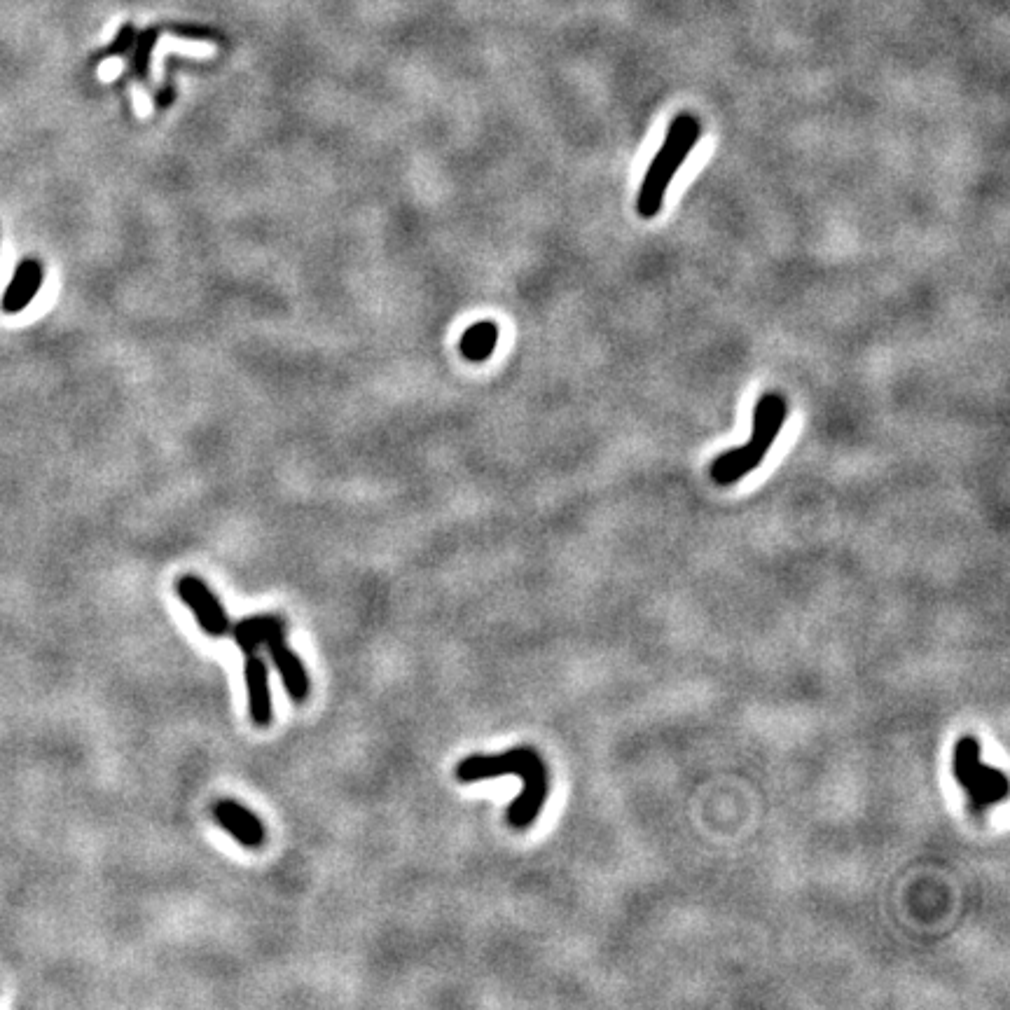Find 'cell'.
<instances>
[{
	"instance_id": "6da1fadb",
	"label": "cell",
	"mask_w": 1010,
	"mask_h": 1010,
	"mask_svg": "<svg viewBox=\"0 0 1010 1010\" xmlns=\"http://www.w3.org/2000/svg\"><path fill=\"white\" fill-rule=\"evenodd\" d=\"M505 774L522 779V791L508 807V823L515 830H527L536 821V816L543 812L550 793L548 765H545L541 753L531 746H515V749L498 753V756L475 753V756L463 758L456 765V779L461 784L505 777Z\"/></svg>"
},
{
	"instance_id": "7a4b0ae2",
	"label": "cell",
	"mask_w": 1010,
	"mask_h": 1010,
	"mask_svg": "<svg viewBox=\"0 0 1010 1010\" xmlns=\"http://www.w3.org/2000/svg\"><path fill=\"white\" fill-rule=\"evenodd\" d=\"M788 417V403L781 393H765L763 398L758 400L756 412H753V435L746 445H739L730 452H725L718 456V459L711 463V480H714L718 487H730L742 480V477L751 475L756 470L770 449L774 445V440L779 438L781 426Z\"/></svg>"
},
{
	"instance_id": "3957f363",
	"label": "cell",
	"mask_w": 1010,
	"mask_h": 1010,
	"mask_svg": "<svg viewBox=\"0 0 1010 1010\" xmlns=\"http://www.w3.org/2000/svg\"><path fill=\"white\" fill-rule=\"evenodd\" d=\"M702 127L695 115L681 113L676 115L669 124L667 138H664L662 148L657 150L653 162H650L646 178H643L639 197H636V213L641 218H655L662 211L664 195H667L669 183L679 174V169L686 162L690 152L700 141Z\"/></svg>"
},
{
	"instance_id": "277c9868",
	"label": "cell",
	"mask_w": 1010,
	"mask_h": 1010,
	"mask_svg": "<svg viewBox=\"0 0 1010 1010\" xmlns=\"http://www.w3.org/2000/svg\"><path fill=\"white\" fill-rule=\"evenodd\" d=\"M952 772L959 786L966 791L968 807L973 814H985L989 807L1008 798V777L996 767L980 760V742L975 737H961L954 744Z\"/></svg>"
},
{
	"instance_id": "5b68a950",
	"label": "cell",
	"mask_w": 1010,
	"mask_h": 1010,
	"mask_svg": "<svg viewBox=\"0 0 1010 1010\" xmlns=\"http://www.w3.org/2000/svg\"><path fill=\"white\" fill-rule=\"evenodd\" d=\"M176 592L181 601L188 608H192L195 613L197 625L202 627V632H206L211 639H220L230 632V615H227L225 606L220 604V599L216 597V592L211 590L209 585L204 583L199 576H181L176 583Z\"/></svg>"
},
{
	"instance_id": "8992f818",
	"label": "cell",
	"mask_w": 1010,
	"mask_h": 1010,
	"mask_svg": "<svg viewBox=\"0 0 1010 1010\" xmlns=\"http://www.w3.org/2000/svg\"><path fill=\"white\" fill-rule=\"evenodd\" d=\"M265 646L269 650V657H272L276 671L281 674V681L283 686H286L290 700L302 704L309 697L311 681L304 662L293 653V648L288 646L286 629H276V632L269 634Z\"/></svg>"
},
{
	"instance_id": "52a82bcc",
	"label": "cell",
	"mask_w": 1010,
	"mask_h": 1010,
	"mask_svg": "<svg viewBox=\"0 0 1010 1010\" xmlns=\"http://www.w3.org/2000/svg\"><path fill=\"white\" fill-rule=\"evenodd\" d=\"M213 819H216L218 826L225 828L239 845H244L248 849L262 847V842H265L267 837L265 823L237 800L230 798L218 800L216 805H213Z\"/></svg>"
},
{
	"instance_id": "ba28073f",
	"label": "cell",
	"mask_w": 1010,
	"mask_h": 1010,
	"mask_svg": "<svg viewBox=\"0 0 1010 1010\" xmlns=\"http://www.w3.org/2000/svg\"><path fill=\"white\" fill-rule=\"evenodd\" d=\"M244 679L248 690V714L258 728L272 723V690H269V669L262 657L248 655L244 664Z\"/></svg>"
},
{
	"instance_id": "9c48e42d",
	"label": "cell",
	"mask_w": 1010,
	"mask_h": 1010,
	"mask_svg": "<svg viewBox=\"0 0 1010 1010\" xmlns=\"http://www.w3.org/2000/svg\"><path fill=\"white\" fill-rule=\"evenodd\" d=\"M43 265L38 260L26 258L17 265L15 276H12L8 290L3 295V311L5 314H19L33 302V297L38 295V290L43 288Z\"/></svg>"
},
{
	"instance_id": "30bf717a",
	"label": "cell",
	"mask_w": 1010,
	"mask_h": 1010,
	"mask_svg": "<svg viewBox=\"0 0 1010 1010\" xmlns=\"http://www.w3.org/2000/svg\"><path fill=\"white\" fill-rule=\"evenodd\" d=\"M230 629L241 653L248 657L258 653V648L267 641L269 634L276 632V629H286V622L279 615H251V618L237 622Z\"/></svg>"
},
{
	"instance_id": "8fae6325",
	"label": "cell",
	"mask_w": 1010,
	"mask_h": 1010,
	"mask_svg": "<svg viewBox=\"0 0 1010 1010\" xmlns=\"http://www.w3.org/2000/svg\"><path fill=\"white\" fill-rule=\"evenodd\" d=\"M498 344V328L491 321H480L463 332L461 354L473 363L489 361Z\"/></svg>"
},
{
	"instance_id": "7c38bea8",
	"label": "cell",
	"mask_w": 1010,
	"mask_h": 1010,
	"mask_svg": "<svg viewBox=\"0 0 1010 1010\" xmlns=\"http://www.w3.org/2000/svg\"><path fill=\"white\" fill-rule=\"evenodd\" d=\"M159 40V29H145L143 33H138L136 43L131 47V73L138 82L148 85V75H150V54L155 50Z\"/></svg>"
},
{
	"instance_id": "4fadbf2b",
	"label": "cell",
	"mask_w": 1010,
	"mask_h": 1010,
	"mask_svg": "<svg viewBox=\"0 0 1010 1010\" xmlns=\"http://www.w3.org/2000/svg\"><path fill=\"white\" fill-rule=\"evenodd\" d=\"M136 36H138V31H136L134 24L131 22L122 24L120 31H117V36L113 38V43H110L106 50L99 54V61L110 59V57H127V54L131 52V47H134V43H136Z\"/></svg>"
},
{
	"instance_id": "5bb4252c",
	"label": "cell",
	"mask_w": 1010,
	"mask_h": 1010,
	"mask_svg": "<svg viewBox=\"0 0 1010 1010\" xmlns=\"http://www.w3.org/2000/svg\"><path fill=\"white\" fill-rule=\"evenodd\" d=\"M171 31L183 36L185 40H216V33L209 29H199V26H171Z\"/></svg>"
}]
</instances>
